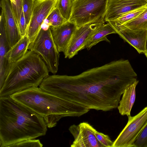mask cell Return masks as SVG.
<instances>
[{"instance_id": "cell-1", "label": "cell", "mask_w": 147, "mask_h": 147, "mask_svg": "<svg viewBox=\"0 0 147 147\" xmlns=\"http://www.w3.org/2000/svg\"><path fill=\"white\" fill-rule=\"evenodd\" d=\"M137 78L129 60L121 59L76 75H49L39 87L89 110L106 111L117 107L125 89Z\"/></svg>"}, {"instance_id": "cell-2", "label": "cell", "mask_w": 147, "mask_h": 147, "mask_svg": "<svg viewBox=\"0 0 147 147\" xmlns=\"http://www.w3.org/2000/svg\"><path fill=\"white\" fill-rule=\"evenodd\" d=\"M43 117L11 96L0 97V145L10 147L22 141L45 135Z\"/></svg>"}, {"instance_id": "cell-3", "label": "cell", "mask_w": 147, "mask_h": 147, "mask_svg": "<svg viewBox=\"0 0 147 147\" xmlns=\"http://www.w3.org/2000/svg\"><path fill=\"white\" fill-rule=\"evenodd\" d=\"M10 96L42 116L49 128L56 126L63 117H79L90 110L82 105L46 92L39 87L27 89Z\"/></svg>"}, {"instance_id": "cell-4", "label": "cell", "mask_w": 147, "mask_h": 147, "mask_svg": "<svg viewBox=\"0 0 147 147\" xmlns=\"http://www.w3.org/2000/svg\"><path fill=\"white\" fill-rule=\"evenodd\" d=\"M45 63L38 54L28 50L17 61L8 63L0 97L10 96L20 92L39 86L49 76Z\"/></svg>"}, {"instance_id": "cell-5", "label": "cell", "mask_w": 147, "mask_h": 147, "mask_svg": "<svg viewBox=\"0 0 147 147\" xmlns=\"http://www.w3.org/2000/svg\"><path fill=\"white\" fill-rule=\"evenodd\" d=\"M108 0H73L68 21L77 27L104 20Z\"/></svg>"}, {"instance_id": "cell-6", "label": "cell", "mask_w": 147, "mask_h": 147, "mask_svg": "<svg viewBox=\"0 0 147 147\" xmlns=\"http://www.w3.org/2000/svg\"><path fill=\"white\" fill-rule=\"evenodd\" d=\"M28 50L39 55L47 65L49 72L55 74L57 72L59 53L53 38L49 26L41 28Z\"/></svg>"}, {"instance_id": "cell-7", "label": "cell", "mask_w": 147, "mask_h": 147, "mask_svg": "<svg viewBox=\"0 0 147 147\" xmlns=\"http://www.w3.org/2000/svg\"><path fill=\"white\" fill-rule=\"evenodd\" d=\"M125 127L113 142L112 147H134V144L147 125V106L137 114L128 117Z\"/></svg>"}, {"instance_id": "cell-8", "label": "cell", "mask_w": 147, "mask_h": 147, "mask_svg": "<svg viewBox=\"0 0 147 147\" xmlns=\"http://www.w3.org/2000/svg\"><path fill=\"white\" fill-rule=\"evenodd\" d=\"M58 0H34L26 35L30 43L39 33L45 20L57 6Z\"/></svg>"}, {"instance_id": "cell-9", "label": "cell", "mask_w": 147, "mask_h": 147, "mask_svg": "<svg viewBox=\"0 0 147 147\" xmlns=\"http://www.w3.org/2000/svg\"><path fill=\"white\" fill-rule=\"evenodd\" d=\"M105 20L91 23L76 28L64 53L65 58L71 59L78 52L85 49L88 40L93 33L105 24Z\"/></svg>"}, {"instance_id": "cell-10", "label": "cell", "mask_w": 147, "mask_h": 147, "mask_svg": "<svg viewBox=\"0 0 147 147\" xmlns=\"http://www.w3.org/2000/svg\"><path fill=\"white\" fill-rule=\"evenodd\" d=\"M69 130L74 138L71 147H102L96 136V129L88 123L73 124Z\"/></svg>"}, {"instance_id": "cell-11", "label": "cell", "mask_w": 147, "mask_h": 147, "mask_svg": "<svg viewBox=\"0 0 147 147\" xmlns=\"http://www.w3.org/2000/svg\"><path fill=\"white\" fill-rule=\"evenodd\" d=\"M147 5L144 0H108L105 21L113 20L125 13Z\"/></svg>"}, {"instance_id": "cell-12", "label": "cell", "mask_w": 147, "mask_h": 147, "mask_svg": "<svg viewBox=\"0 0 147 147\" xmlns=\"http://www.w3.org/2000/svg\"><path fill=\"white\" fill-rule=\"evenodd\" d=\"M119 36L140 54L147 51V28L131 29L122 26H112Z\"/></svg>"}, {"instance_id": "cell-13", "label": "cell", "mask_w": 147, "mask_h": 147, "mask_svg": "<svg viewBox=\"0 0 147 147\" xmlns=\"http://www.w3.org/2000/svg\"><path fill=\"white\" fill-rule=\"evenodd\" d=\"M0 6L5 16L6 36L11 48L22 37L10 1L1 0Z\"/></svg>"}, {"instance_id": "cell-14", "label": "cell", "mask_w": 147, "mask_h": 147, "mask_svg": "<svg viewBox=\"0 0 147 147\" xmlns=\"http://www.w3.org/2000/svg\"><path fill=\"white\" fill-rule=\"evenodd\" d=\"M49 27L53 38L58 51L64 53L77 28L76 25L68 21L57 27Z\"/></svg>"}, {"instance_id": "cell-15", "label": "cell", "mask_w": 147, "mask_h": 147, "mask_svg": "<svg viewBox=\"0 0 147 147\" xmlns=\"http://www.w3.org/2000/svg\"><path fill=\"white\" fill-rule=\"evenodd\" d=\"M11 48L6 34L5 16L1 10L0 16V88L3 85L8 65L5 55Z\"/></svg>"}, {"instance_id": "cell-16", "label": "cell", "mask_w": 147, "mask_h": 147, "mask_svg": "<svg viewBox=\"0 0 147 147\" xmlns=\"http://www.w3.org/2000/svg\"><path fill=\"white\" fill-rule=\"evenodd\" d=\"M138 82L137 80L129 85L123 92L117 107L121 115L127 117L131 115V111L136 100V87Z\"/></svg>"}, {"instance_id": "cell-17", "label": "cell", "mask_w": 147, "mask_h": 147, "mask_svg": "<svg viewBox=\"0 0 147 147\" xmlns=\"http://www.w3.org/2000/svg\"><path fill=\"white\" fill-rule=\"evenodd\" d=\"M30 43L26 35L22 37L7 53L5 58L8 63L14 62L24 56L28 51Z\"/></svg>"}, {"instance_id": "cell-18", "label": "cell", "mask_w": 147, "mask_h": 147, "mask_svg": "<svg viewBox=\"0 0 147 147\" xmlns=\"http://www.w3.org/2000/svg\"><path fill=\"white\" fill-rule=\"evenodd\" d=\"M116 32L115 29L108 22L104 24L95 30L89 38L85 49L88 50L90 49L93 46L103 41L110 42L107 38V36L111 34H115Z\"/></svg>"}, {"instance_id": "cell-19", "label": "cell", "mask_w": 147, "mask_h": 147, "mask_svg": "<svg viewBox=\"0 0 147 147\" xmlns=\"http://www.w3.org/2000/svg\"><path fill=\"white\" fill-rule=\"evenodd\" d=\"M147 5L125 13L113 20L108 22L112 26H119L136 18L143 12Z\"/></svg>"}, {"instance_id": "cell-20", "label": "cell", "mask_w": 147, "mask_h": 147, "mask_svg": "<svg viewBox=\"0 0 147 147\" xmlns=\"http://www.w3.org/2000/svg\"><path fill=\"white\" fill-rule=\"evenodd\" d=\"M131 29L147 28V7L136 18L121 25Z\"/></svg>"}, {"instance_id": "cell-21", "label": "cell", "mask_w": 147, "mask_h": 147, "mask_svg": "<svg viewBox=\"0 0 147 147\" xmlns=\"http://www.w3.org/2000/svg\"><path fill=\"white\" fill-rule=\"evenodd\" d=\"M46 20L50 26L56 27L60 26L67 21L62 16L57 7L51 12Z\"/></svg>"}, {"instance_id": "cell-22", "label": "cell", "mask_w": 147, "mask_h": 147, "mask_svg": "<svg viewBox=\"0 0 147 147\" xmlns=\"http://www.w3.org/2000/svg\"><path fill=\"white\" fill-rule=\"evenodd\" d=\"M73 0H58L57 7L63 17L67 21L70 18Z\"/></svg>"}, {"instance_id": "cell-23", "label": "cell", "mask_w": 147, "mask_h": 147, "mask_svg": "<svg viewBox=\"0 0 147 147\" xmlns=\"http://www.w3.org/2000/svg\"><path fill=\"white\" fill-rule=\"evenodd\" d=\"M34 0H23L22 11L28 27L31 18Z\"/></svg>"}, {"instance_id": "cell-24", "label": "cell", "mask_w": 147, "mask_h": 147, "mask_svg": "<svg viewBox=\"0 0 147 147\" xmlns=\"http://www.w3.org/2000/svg\"><path fill=\"white\" fill-rule=\"evenodd\" d=\"M43 144L39 139H29L22 141L11 145L10 147H42Z\"/></svg>"}, {"instance_id": "cell-25", "label": "cell", "mask_w": 147, "mask_h": 147, "mask_svg": "<svg viewBox=\"0 0 147 147\" xmlns=\"http://www.w3.org/2000/svg\"><path fill=\"white\" fill-rule=\"evenodd\" d=\"M95 134L96 138L102 147H112L113 142L109 136L96 130Z\"/></svg>"}, {"instance_id": "cell-26", "label": "cell", "mask_w": 147, "mask_h": 147, "mask_svg": "<svg viewBox=\"0 0 147 147\" xmlns=\"http://www.w3.org/2000/svg\"><path fill=\"white\" fill-rule=\"evenodd\" d=\"M134 147H147V125L135 142Z\"/></svg>"}, {"instance_id": "cell-27", "label": "cell", "mask_w": 147, "mask_h": 147, "mask_svg": "<svg viewBox=\"0 0 147 147\" xmlns=\"http://www.w3.org/2000/svg\"><path fill=\"white\" fill-rule=\"evenodd\" d=\"M16 4L12 6L18 25L19 23L21 13L22 11L23 0H14Z\"/></svg>"}, {"instance_id": "cell-28", "label": "cell", "mask_w": 147, "mask_h": 147, "mask_svg": "<svg viewBox=\"0 0 147 147\" xmlns=\"http://www.w3.org/2000/svg\"><path fill=\"white\" fill-rule=\"evenodd\" d=\"M18 26L21 36L22 37H23L26 34L28 26L26 23L22 11Z\"/></svg>"}, {"instance_id": "cell-29", "label": "cell", "mask_w": 147, "mask_h": 147, "mask_svg": "<svg viewBox=\"0 0 147 147\" xmlns=\"http://www.w3.org/2000/svg\"><path fill=\"white\" fill-rule=\"evenodd\" d=\"M11 2V6H13L16 4V3L14 0H9Z\"/></svg>"}, {"instance_id": "cell-30", "label": "cell", "mask_w": 147, "mask_h": 147, "mask_svg": "<svg viewBox=\"0 0 147 147\" xmlns=\"http://www.w3.org/2000/svg\"><path fill=\"white\" fill-rule=\"evenodd\" d=\"M145 56L147 58V51L144 53Z\"/></svg>"}, {"instance_id": "cell-31", "label": "cell", "mask_w": 147, "mask_h": 147, "mask_svg": "<svg viewBox=\"0 0 147 147\" xmlns=\"http://www.w3.org/2000/svg\"><path fill=\"white\" fill-rule=\"evenodd\" d=\"M146 49L147 50V42H146Z\"/></svg>"}, {"instance_id": "cell-32", "label": "cell", "mask_w": 147, "mask_h": 147, "mask_svg": "<svg viewBox=\"0 0 147 147\" xmlns=\"http://www.w3.org/2000/svg\"><path fill=\"white\" fill-rule=\"evenodd\" d=\"M147 2V0H144Z\"/></svg>"}]
</instances>
